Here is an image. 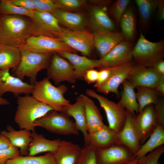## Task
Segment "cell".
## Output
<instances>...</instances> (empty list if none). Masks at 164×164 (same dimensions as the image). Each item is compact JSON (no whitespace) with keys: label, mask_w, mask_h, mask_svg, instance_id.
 Returning <instances> with one entry per match:
<instances>
[{"label":"cell","mask_w":164,"mask_h":164,"mask_svg":"<svg viewBox=\"0 0 164 164\" xmlns=\"http://www.w3.org/2000/svg\"><path fill=\"white\" fill-rule=\"evenodd\" d=\"M19 15H0L2 44L20 48L30 37L38 35L30 18Z\"/></svg>","instance_id":"obj_1"},{"label":"cell","mask_w":164,"mask_h":164,"mask_svg":"<svg viewBox=\"0 0 164 164\" xmlns=\"http://www.w3.org/2000/svg\"><path fill=\"white\" fill-rule=\"evenodd\" d=\"M14 121L21 129L35 131V122L49 112L53 110L48 105L38 100L32 96L19 97Z\"/></svg>","instance_id":"obj_2"},{"label":"cell","mask_w":164,"mask_h":164,"mask_svg":"<svg viewBox=\"0 0 164 164\" xmlns=\"http://www.w3.org/2000/svg\"><path fill=\"white\" fill-rule=\"evenodd\" d=\"M21 59L18 66L13 69V75L22 80L29 78L31 84L36 82L38 72L47 69L53 53H43L20 48Z\"/></svg>","instance_id":"obj_3"},{"label":"cell","mask_w":164,"mask_h":164,"mask_svg":"<svg viewBox=\"0 0 164 164\" xmlns=\"http://www.w3.org/2000/svg\"><path fill=\"white\" fill-rule=\"evenodd\" d=\"M68 87L64 84L57 87L53 85L47 77L36 81L31 93L35 98L51 107L53 110L62 112L63 107L68 105L70 101L64 97Z\"/></svg>","instance_id":"obj_4"},{"label":"cell","mask_w":164,"mask_h":164,"mask_svg":"<svg viewBox=\"0 0 164 164\" xmlns=\"http://www.w3.org/2000/svg\"><path fill=\"white\" fill-rule=\"evenodd\" d=\"M139 38L132 51L134 63L146 67H152L163 59L164 55L163 40L152 42L147 39L140 29Z\"/></svg>","instance_id":"obj_5"},{"label":"cell","mask_w":164,"mask_h":164,"mask_svg":"<svg viewBox=\"0 0 164 164\" xmlns=\"http://www.w3.org/2000/svg\"><path fill=\"white\" fill-rule=\"evenodd\" d=\"M34 127H42L48 131L59 135H78L79 131L75 122L62 112L52 110L36 120Z\"/></svg>","instance_id":"obj_6"},{"label":"cell","mask_w":164,"mask_h":164,"mask_svg":"<svg viewBox=\"0 0 164 164\" xmlns=\"http://www.w3.org/2000/svg\"><path fill=\"white\" fill-rule=\"evenodd\" d=\"M87 96L97 99L104 110L108 123V127L117 133L123 127L126 118L127 112L125 108L118 103L99 94L94 91L87 89Z\"/></svg>","instance_id":"obj_7"},{"label":"cell","mask_w":164,"mask_h":164,"mask_svg":"<svg viewBox=\"0 0 164 164\" xmlns=\"http://www.w3.org/2000/svg\"><path fill=\"white\" fill-rule=\"evenodd\" d=\"M57 38L85 56H90L94 48L93 33L87 30L74 31L64 28Z\"/></svg>","instance_id":"obj_8"},{"label":"cell","mask_w":164,"mask_h":164,"mask_svg":"<svg viewBox=\"0 0 164 164\" xmlns=\"http://www.w3.org/2000/svg\"><path fill=\"white\" fill-rule=\"evenodd\" d=\"M21 48L36 52L52 53H59L63 51L75 53L77 52L58 38L42 35L30 37L19 48Z\"/></svg>","instance_id":"obj_9"},{"label":"cell","mask_w":164,"mask_h":164,"mask_svg":"<svg viewBox=\"0 0 164 164\" xmlns=\"http://www.w3.org/2000/svg\"><path fill=\"white\" fill-rule=\"evenodd\" d=\"M47 69V77L56 84L64 81L74 83L77 80L72 65L57 53H53Z\"/></svg>","instance_id":"obj_10"},{"label":"cell","mask_w":164,"mask_h":164,"mask_svg":"<svg viewBox=\"0 0 164 164\" xmlns=\"http://www.w3.org/2000/svg\"><path fill=\"white\" fill-rule=\"evenodd\" d=\"M134 122L140 144H143L158 125L154 104L145 106L141 112L135 116Z\"/></svg>","instance_id":"obj_11"},{"label":"cell","mask_w":164,"mask_h":164,"mask_svg":"<svg viewBox=\"0 0 164 164\" xmlns=\"http://www.w3.org/2000/svg\"><path fill=\"white\" fill-rule=\"evenodd\" d=\"M96 154L97 164H126L135 158L123 145H114L104 149H96Z\"/></svg>","instance_id":"obj_12"},{"label":"cell","mask_w":164,"mask_h":164,"mask_svg":"<svg viewBox=\"0 0 164 164\" xmlns=\"http://www.w3.org/2000/svg\"><path fill=\"white\" fill-rule=\"evenodd\" d=\"M133 45L129 41L121 42L99 59L100 67L111 68L132 61Z\"/></svg>","instance_id":"obj_13"},{"label":"cell","mask_w":164,"mask_h":164,"mask_svg":"<svg viewBox=\"0 0 164 164\" xmlns=\"http://www.w3.org/2000/svg\"><path fill=\"white\" fill-rule=\"evenodd\" d=\"M126 110L125 122L122 129L117 133L115 144L126 146L135 156L140 149L141 145L135 126V116Z\"/></svg>","instance_id":"obj_14"},{"label":"cell","mask_w":164,"mask_h":164,"mask_svg":"<svg viewBox=\"0 0 164 164\" xmlns=\"http://www.w3.org/2000/svg\"><path fill=\"white\" fill-rule=\"evenodd\" d=\"M135 64L132 61L117 66L110 68L111 73L107 81L97 89L98 92L108 94L110 92L119 95L118 87L127 80L128 76Z\"/></svg>","instance_id":"obj_15"},{"label":"cell","mask_w":164,"mask_h":164,"mask_svg":"<svg viewBox=\"0 0 164 164\" xmlns=\"http://www.w3.org/2000/svg\"><path fill=\"white\" fill-rule=\"evenodd\" d=\"M36 29L38 35L57 38L64 28L60 26L57 19L51 13L34 11L30 18Z\"/></svg>","instance_id":"obj_16"},{"label":"cell","mask_w":164,"mask_h":164,"mask_svg":"<svg viewBox=\"0 0 164 164\" xmlns=\"http://www.w3.org/2000/svg\"><path fill=\"white\" fill-rule=\"evenodd\" d=\"M34 84L23 81L20 79L12 75L9 69H0V96L10 92L15 95L21 94H31Z\"/></svg>","instance_id":"obj_17"},{"label":"cell","mask_w":164,"mask_h":164,"mask_svg":"<svg viewBox=\"0 0 164 164\" xmlns=\"http://www.w3.org/2000/svg\"><path fill=\"white\" fill-rule=\"evenodd\" d=\"M160 77L152 67H146L135 63L126 80L134 88L138 87L154 88Z\"/></svg>","instance_id":"obj_18"},{"label":"cell","mask_w":164,"mask_h":164,"mask_svg":"<svg viewBox=\"0 0 164 164\" xmlns=\"http://www.w3.org/2000/svg\"><path fill=\"white\" fill-rule=\"evenodd\" d=\"M62 112L74 118L78 130L83 135L84 145H87L89 133L87 130L83 94H81L77 97L74 103L63 107Z\"/></svg>","instance_id":"obj_19"},{"label":"cell","mask_w":164,"mask_h":164,"mask_svg":"<svg viewBox=\"0 0 164 164\" xmlns=\"http://www.w3.org/2000/svg\"><path fill=\"white\" fill-rule=\"evenodd\" d=\"M88 12L87 26L93 33L115 31V24L103 8L91 5L88 8Z\"/></svg>","instance_id":"obj_20"},{"label":"cell","mask_w":164,"mask_h":164,"mask_svg":"<svg viewBox=\"0 0 164 164\" xmlns=\"http://www.w3.org/2000/svg\"><path fill=\"white\" fill-rule=\"evenodd\" d=\"M93 33L94 48L101 58L124 40L121 33L116 31H107Z\"/></svg>","instance_id":"obj_21"},{"label":"cell","mask_w":164,"mask_h":164,"mask_svg":"<svg viewBox=\"0 0 164 164\" xmlns=\"http://www.w3.org/2000/svg\"><path fill=\"white\" fill-rule=\"evenodd\" d=\"M57 19L60 24L66 29L74 31L86 30L88 18L84 14L73 12L56 8L51 13Z\"/></svg>","instance_id":"obj_22"},{"label":"cell","mask_w":164,"mask_h":164,"mask_svg":"<svg viewBox=\"0 0 164 164\" xmlns=\"http://www.w3.org/2000/svg\"><path fill=\"white\" fill-rule=\"evenodd\" d=\"M58 53L68 60L72 65L74 69L77 79H84L86 73L88 70L95 67H100L99 59H92L85 56L66 51Z\"/></svg>","instance_id":"obj_23"},{"label":"cell","mask_w":164,"mask_h":164,"mask_svg":"<svg viewBox=\"0 0 164 164\" xmlns=\"http://www.w3.org/2000/svg\"><path fill=\"white\" fill-rule=\"evenodd\" d=\"M82 148L71 141L61 140L53 153L57 164H76L81 154Z\"/></svg>","instance_id":"obj_24"},{"label":"cell","mask_w":164,"mask_h":164,"mask_svg":"<svg viewBox=\"0 0 164 164\" xmlns=\"http://www.w3.org/2000/svg\"><path fill=\"white\" fill-rule=\"evenodd\" d=\"M7 130L1 131L0 133L8 138L12 145L19 149L20 155H28L32 140L30 131L25 129L16 130L10 125L7 126Z\"/></svg>","instance_id":"obj_25"},{"label":"cell","mask_w":164,"mask_h":164,"mask_svg":"<svg viewBox=\"0 0 164 164\" xmlns=\"http://www.w3.org/2000/svg\"><path fill=\"white\" fill-rule=\"evenodd\" d=\"M32 140L29 148V156H35L44 152L54 153L57 150L61 140L46 139L42 134L35 131L31 132Z\"/></svg>","instance_id":"obj_26"},{"label":"cell","mask_w":164,"mask_h":164,"mask_svg":"<svg viewBox=\"0 0 164 164\" xmlns=\"http://www.w3.org/2000/svg\"><path fill=\"white\" fill-rule=\"evenodd\" d=\"M117 133L104 125L100 129L88 134V144L96 149H104L116 145Z\"/></svg>","instance_id":"obj_27"},{"label":"cell","mask_w":164,"mask_h":164,"mask_svg":"<svg viewBox=\"0 0 164 164\" xmlns=\"http://www.w3.org/2000/svg\"><path fill=\"white\" fill-rule=\"evenodd\" d=\"M87 130L91 133L100 129L104 124L100 111L94 102L89 97L83 94Z\"/></svg>","instance_id":"obj_28"},{"label":"cell","mask_w":164,"mask_h":164,"mask_svg":"<svg viewBox=\"0 0 164 164\" xmlns=\"http://www.w3.org/2000/svg\"><path fill=\"white\" fill-rule=\"evenodd\" d=\"M20 59L19 48L2 44L0 45V69H14L19 64Z\"/></svg>","instance_id":"obj_29"},{"label":"cell","mask_w":164,"mask_h":164,"mask_svg":"<svg viewBox=\"0 0 164 164\" xmlns=\"http://www.w3.org/2000/svg\"><path fill=\"white\" fill-rule=\"evenodd\" d=\"M123 90L121 98L118 103L134 115L139 113V107L134 88L127 80L122 84Z\"/></svg>","instance_id":"obj_30"},{"label":"cell","mask_w":164,"mask_h":164,"mask_svg":"<svg viewBox=\"0 0 164 164\" xmlns=\"http://www.w3.org/2000/svg\"><path fill=\"white\" fill-rule=\"evenodd\" d=\"M148 140L143 145L135 155V158L139 159L148 153L164 144V128L158 125Z\"/></svg>","instance_id":"obj_31"},{"label":"cell","mask_w":164,"mask_h":164,"mask_svg":"<svg viewBox=\"0 0 164 164\" xmlns=\"http://www.w3.org/2000/svg\"><path fill=\"white\" fill-rule=\"evenodd\" d=\"M139 15L140 21L142 26H147L157 9L159 0H135Z\"/></svg>","instance_id":"obj_32"},{"label":"cell","mask_w":164,"mask_h":164,"mask_svg":"<svg viewBox=\"0 0 164 164\" xmlns=\"http://www.w3.org/2000/svg\"><path fill=\"white\" fill-rule=\"evenodd\" d=\"M4 164H57L53 153L48 152L43 155L22 156L19 155L7 161Z\"/></svg>","instance_id":"obj_33"},{"label":"cell","mask_w":164,"mask_h":164,"mask_svg":"<svg viewBox=\"0 0 164 164\" xmlns=\"http://www.w3.org/2000/svg\"><path fill=\"white\" fill-rule=\"evenodd\" d=\"M119 23L121 34L123 37L128 41H132L135 32V16L133 9L127 8L120 19Z\"/></svg>","instance_id":"obj_34"},{"label":"cell","mask_w":164,"mask_h":164,"mask_svg":"<svg viewBox=\"0 0 164 164\" xmlns=\"http://www.w3.org/2000/svg\"><path fill=\"white\" fill-rule=\"evenodd\" d=\"M136 96L139 107V113L141 112L146 106L154 104L159 98V94L152 88L138 87L136 88Z\"/></svg>","instance_id":"obj_35"},{"label":"cell","mask_w":164,"mask_h":164,"mask_svg":"<svg viewBox=\"0 0 164 164\" xmlns=\"http://www.w3.org/2000/svg\"><path fill=\"white\" fill-rule=\"evenodd\" d=\"M34 12L15 5L9 0H0V15H19L31 18Z\"/></svg>","instance_id":"obj_36"},{"label":"cell","mask_w":164,"mask_h":164,"mask_svg":"<svg viewBox=\"0 0 164 164\" xmlns=\"http://www.w3.org/2000/svg\"><path fill=\"white\" fill-rule=\"evenodd\" d=\"M57 8L71 12L84 9L87 1L85 0H53Z\"/></svg>","instance_id":"obj_37"},{"label":"cell","mask_w":164,"mask_h":164,"mask_svg":"<svg viewBox=\"0 0 164 164\" xmlns=\"http://www.w3.org/2000/svg\"><path fill=\"white\" fill-rule=\"evenodd\" d=\"M96 150V148L90 144L84 145L76 164H97Z\"/></svg>","instance_id":"obj_38"},{"label":"cell","mask_w":164,"mask_h":164,"mask_svg":"<svg viewBox=\"0 0 164 164\" xmlns=\"http://www.w3.org/2000/svg\"><path fill=\"white\" fill-rule=\"evenodd\" d=\"M164 152V146L162 145L139 159L138 164H159V159Z\"/></svg>","instance_id":"obj_39"},{"label":"cell","mask_w":164,"mask_h":164,"mask_svg":"<svg viewBox=\"0 0 164 164\" xmlns=\"http://www.w3.org/2000/svg\"><path fill=\"white\" fill-rule=\"evenodd\" d=\"M130 2L129 0H117L113 3L111 12L114 20L118 23H119L121 17Z\"/></svg>","instance_id":"obj_40"},{"label":"cell","mask_w":164,"mask_h":164,"mask_svg":"<svg viewBox=\"0 0 164 164\" xmlns=\"http://www.w3.org/2000/svg\"><path fill=\"white\" fill-rule=\"evenodd\" d=\"M35 11L52 13L57 8L53 0H32Z\"/></svg>","instance_id":"obj_41"},{"label":"cell","mask_w":164,"mask_h":164,"mask_svg":"<svg viewBox=\"0 0 164 164\" xmlns=\"http://www.w3.org/2000/svg\"><path fill=\"white\" fill-rule=\"evenodd\" d=\"M20 155L18 148L12 145L7 148L0 149V164H4L9 160Z\"/></svg>","instance_id":"obj_42"},{"label":"cell","mask_w":164,"mask_h":164,"mask_svg":"<svg viewBox=\"0 0 164 164\" xmlns=\"http://www.w3.org/2000/svg\"><path fill=\"white\" fill-rule=\"evenodd\" d=\"M155 114L159 125L164 128V100L159 98L154 104Z\"/></svg>","instance_id":"obj_43"},{"label":"cell","mask_w":164,"mask_h":164,"mask_svg":"<svg viewBox=\"0 0 164 164\" xmlns=\"http://www.w3.org/2000/svg\"><path fill=\"white\" fill-rule=\"evenodd\" d=\"M111 73L110 68H101L99 71L98 79L94 86L97 89L103 84L108 79Z\"/></svg>","instance_id":"obj_44"},{"label":"cell","mask_w":164,"mask_h":164,"mask_svg":"<svg viewBox=\"0 0 164 164\" xmlns=\"http://www.w3.org/2000/svg\"><path fill=\"white\" fill-rule=\"evenodd\" d=\"M13 5L27 10L35 11L32 0H9Z\"/></svg>","instance_id":"obj_45"},{"label":"cell","mask_w":164,"mask_h":164,"mask_svg":"<svg viewBox=\"0 0 164 164\" xmlns=\"http://www.w3.org/2000/svg\"><path fill=\"white\" fill-rule=\"evenodd\" d=\"M98 74L99 71L94 69H90L86 72L84 79L89 84L96 82L98 79Z\"/></svg>","instance_id":"obj_46"},{"label":"cell","mask_w":164,"mask_h":164,"mask_svg":"<svg viewBox=\"0 0 164 164\" xmlns=\"http://www.w3.org/2000/svg\"><path fill=\"white\" fill-rule=\"evenodd\" d=\"M159 95H164V76H160L154 88Z\"/></svg>","instance_id":"obj_47"},{"label":"cell","mask_w":164,"mask_h":164,"mask_svg":"<svg viewBox=\"0 0 164 164\" xmlns=\"http://www.w3.org/2000/svg\"><path fill=\"white\" fill-rule=\"evenodd\" d=\"M152 67L159 76H164V60H163L156 63Z\"/></svg>","instance_id":"obj_48"},{"label":"cell","mask_w":164,"mask_h":164,"mask_svg":"<svg viewBox=\"0 0 164 164\" xmlns=\"http://www.w3.org/2000/svg\"><path fill=\"white\" fill-rule=\"evenodd\" d=\"M87 2L90 3L91 5L103 8L109 5L112 2L110 0H92L87 1Z\"/></svg>","instance_id":"obj_49"},{"label":"cell","mask_w":164,"mask_h":164,"mask_svg":"<svg viewBox=\"0 0 164 164\" xmlns=\"http://www.w3.org/2000/svg\"><path fill=\"white\" fill-rule=\"evenodd\" d=\"M157 16L159 21H162L164 19V0H159L158 7Z\"/></svg>","instance_id":"obj_50"},{"label":"cell","mask_w":164,"mask_h":164,"mask_svg":"<svg viewBox=\"0 0 164 164\" xmlns=\"http://www.w3.org/2000/svg\"><path fill=\"white\" fill-rule=\"evenodd\" d=\"M12 145L9 139L0 133V149H6Z\"/></svg>","instance_id":"obj_51"},{"label":"cell","mask_w":164,"mask_h":164,"mask_svg":"<svg viewBox=\"0 0 164 164\" xmlns=\"http://www.w3.org/2000/svg\"><path fill=\"white\" fill-rule=\"evenodd\" d=\"M9 104L10 103L8 100L0 96V105H6Z\"/></svg>","instance_id":"obj_52"},{"label":"cell","mask_w":164,"mask_h":164,"mask_svg":"<svg viewBox=\"0 0 164 164\" xmlns=\"http://www.w3.org/2000/svg\"><path fill=\"white\" fill-rule=\"evenodd\" d=\"M138 159L135 158L126 164H138Z\"/></svg>","instance_id":"obj_53"},{"label":"cell","mask_w":164,"mask_h":164,"mask_svg":"<svg viewBox=\"0 0 164 164\" xmlns=\"http://www.w3.org/2000/svg\"><path fill=\"white\" fill-rule=\"evenodd\" d=\"M1 44V42L0 40V45Z\"/></svg>","instance_id":"obj_54"}]
</instances>
